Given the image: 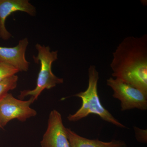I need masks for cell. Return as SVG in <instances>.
<instances>
[{"mask_svg": "<svg viewBox=\"0 0 147 147\" xmlns=\"http://www.w3.org/2000/svg\"><path fill=\"white\" fill-rule=\"evenodd\" d=\"M107 85L113 90V97L120 100L121 110L147 109V94L133 86L118 79L110 77Z\"/></svg>", "mask_w": 147, "mask_h": 147, "instance_id": "4", "label": "cell"}, {"mask_svg": "<svg viewBox=\"0 0 147 147\" xmlns=\"http://www.w3.org/2000/svg\"><path fill=\"white\" fill-rule=\"evenodd\" d=\"M0 128H2V127L1 126V125H0Z\"/></svg>", "mask_w": 147, "mask_h": 147, "instance_id": "13", "label": "cell"}, {"mask_svg": "<svg viewBox=\"0 0 147 147\" xmlns=\"http://www.w3.org/2000/svg\"><path fill=\"white\" fill-rule=\"evenodd\" d=\"M112 76L147 94V35L124 38L113 53Z\"/></svg>", "mask_w": 147, "mask_h": 147, "instance_id": "1", "label": "cell"}, {"mask_svg": "<svg viewBox=\"0 0 147 147\" xmlns=\"http://www.w3.org/2000/svg\"><path fill=\"white\" fill-rule=\"evenodd\" d=\"M66 131L71 147H127L126 143L121 140L113 139L110 142H103L84 138L70 129L66 128Z\"/></svg>", "mask_w": 147, "mask_h": 147, "instance_id": "9", "label": "cell"}, {"mask_svg": "<svg viewBox=\"0 0 147 147\" xmlns=\"http://www.w3.org/2000/svg\"><path fill=\"white\" fill-rule=\"evenodd\" d=\"M135 137L140 143L146 144L147 142V129H142L137 127H134Z\"/></svg>", "mask_w": 147, "mask_h": 147, "instance_id": "12", "label": "cell"}, {"mask_svg": "<svg viewBox=\"0 0 147 147\" xmlns=\"http://www.w3.org/2000/svg\"><path fill=\"white\" fill-rule=\"evenodd\" d=\"M88 70V86L86 90L74 95L82 98V106L74 114L69 115L67 117L68 120L76 122L86 117L90 114H95L99 116L103 120L116 126L125 128L126 127L115 118L100 102L97 90L99 73L95 66H90Z\"/></svg>", "mask_w": 147, "mask_h": 147, "instance_id": "2", "label": "cell"}, {"mask_svg": "<svg viewBox=\"0 0 147 147\" xmlns=\"http://www.w3.org/2000/svg\"><path fill=\"white\" fill-rule=\"evenodd\" d=\"M28 44L26 38L19 40L15 47L0 46V62L11 66L19 71H27L30 63L26 59L25 54Z\"/></svg>", "mask_w": 147, "mask_h": 147, "instance_id": "8", "label": "cell"}, {"mask_svg": "<svg viewBox=\"0 0 147 147\" xmlns=\"http://www.w3.org/2000/svg\"><path fill=\"white\" fill-rule=\"evenodd\" d=\"M18 76L16 75L6 78L0 82V100L8 92L16 88L17 86Z\"/></svg>", "mask_w": 147, "mask_h": 147, "instance_id": "10", "label": "cell"}, {"mask_svg": "<svg viewBox=\"0 0 147 147\" xmlns=\"http://www.w3.org/2000/svg\"><path fill=\"white\" fill-rule=\"evenodd\" d=\"M18 71L13 67L0 62V82L6 78L15 75Z\"/></svg>", "mask_w": 147, "mask_h": 147, "instance_id": "11", "label": "cell"}, {"mask_svg": "<svg viewBox=\"0 0 147 147\" xmlns=\"http://www.w3.org/2000/svg\"><path fill=\"white\" fill-rule=\"evenodd\" d=\"M41 147H71L60 113L50 112L48 125L40 142Z\"/></svg>", "mask_w": 147, "mask_h": 147, "instance_id": "6", "label": "cell"}, {"mask_svg": "<svg viewBox=\"0 0 147 147\" xmlns=\"http://www.w3.org/2000/svg\"><path fill=\"white\" fill-rule=\"evenodd\" d=\"M34 101L31 97L28 100H23L16 99L11 94H7L0 100V125L2 127L14 119L24 122L36 116V111L30 107Z\"/></svg>", "mask_w": 147, "mask_h": 147, "instance_id": "5", "label": "cell"}, {"mask_svg": "<svg viewBox=\"0 0 147 147\" xmlns=\"http://www.w3.org/2000/svg\"><path fill=\"white\" fill-rule=\"evenodd\" d=\"M20 11L35 16L36 9L28 0H0V38L7 40L12 36L5 26L7 18L11 13Z\"/></svg>", "mask_w": 147, "mask_h": 147, "instance_id": "7", "label": "cell"}, {"mask_svg": "<svg viewBox=\"0 0 147 147\" xmlns=\"http://www.w3.org/2000/svg\"><path fill=\"white\" fill-rule=\"evenodd\" d=\"M35 47L38 54L36 57L33 56V59L36 63L39 62L40 65L36 86L33 90L21 91L18 96L20 99L30 96L35 101L44 90L50 89L63 83V79L55 76L52 70V64L58 59V51H51L49 46H42L38 43Z\"/></svg>", "mask_w": 147, "mask_h": 147, "instance_id": "3", "label": "cell"}]
</instances>
